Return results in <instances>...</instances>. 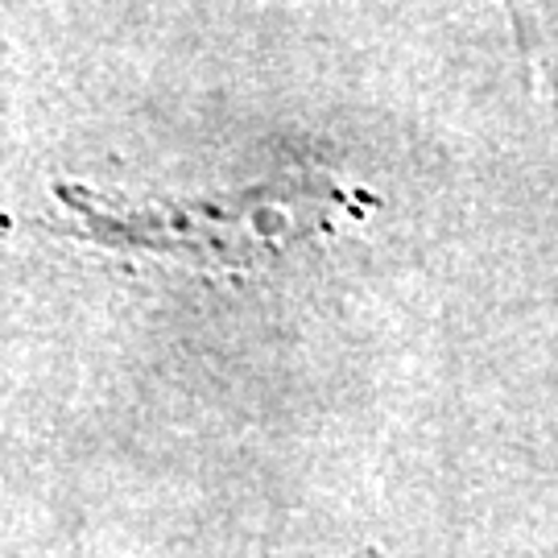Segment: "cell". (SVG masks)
Here are the masks:
<instances>
[{"label": "cell", "instance_id": "cell-1", "mask_svg": "<svg viewBox=\"0 0 558 558\" xmlns=\"http://www.w3.org/2000/svg\"><path fill=\"white\" fill-rule=\"evenodd\" d=\"M54 232L112 253L191 260V265H257L294 244L327 236L356 216L352 191L327 179L257 182L203 199H124L92 186H54Z\"/></svg>", "mask_w": 558, "mask_h": 558}, {"label": "cell", "instance_id": "cell-2", "mask_svg": "<svg viewBox=\"0 0 558 558\" xmlns=\"http://www.w3.org/2000/svg\"><path fill=\"white\" fill-rule=\"evenodd\" d=\"M505 13L530 75L558 112V0H505Z\"/></svg>", "mask_w": 558, "mask_h": 558}]
</instances>
